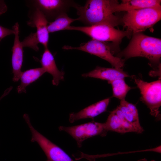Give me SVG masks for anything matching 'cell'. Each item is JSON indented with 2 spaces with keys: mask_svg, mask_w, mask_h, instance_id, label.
<instances>
[{
  "mask_svg": "<svg viewBox=\"0 0 161 161\" xmlns=\"http://www.w3.org/2000/svg\"><path fill=\"white\" fill-rule=\"evenodd\" d=\"M10 92V90L8 89H7L4 92L3 94L0 97V101L5 96L7 95Z\"/></svg>",
  "mask_w": 161,
  "mask_h": 161,
  "instance_id": "obj_23",
  "label": "cell"
},
{
  "mask_svg": "<svg viewBox=\"0 0 161 161\" xmlns=\"http://www.w3.org/2000/svg\"><path fill=\"white\" fill-rule=\"evenodd\" d=\"M14 31L15 38L12 52L11 62L13 74V80L18 81L19 80L22 71L21 67L23 61V46L19 38V25L17 22L13 26Z\"/></svg>",
  "mask_w": 161,
  "mask_h": 161,
  "instance_id": "obj_12",
  "label": "cell"
},
{
  "mask_svg": "<svg viewBox=\"0 0 161 161\" xmlns=\"http://www.w3.org/2000/svg\"><path fill=\"white\" fill-rule=\"evenodd\" d=\"M138 161H147V160L146 159L143 158V159H142L138 160ZM151 161H155V160H151Z\"/></svg>",
  "mask_w": 161,
  "mask_h": 161,
  "instance_id": "obj_24",
  "label": "cell"
},
{
  "mask_svg": "<svg viewBox=\"0 0 161 161\" xmlns=\"http://www.w3.org/2000/svg\"><path fill=\"white\" fill-rule=\"evenodd\" d=\"M30 13L28 25L36 28V31L33 33L38 43L41 44L44 48L48 47L49 33L47 26L49 21L43 13L38 8L33 7Z\"/></svg>",
  "mask_w": 161,
  "mask_h": 161,
  "instance_id": "obj_10",
  "label": "cell"
},
{
  "mask_svg": "<svg viewBox=\"0 0 161 161\" xmlns=\"http://www.w3.org/2000/svg\"><path fill=\"white\" fill-rule=\"evenodd\" d=\"M110 100L107 98L83 109L76 112H73L69 115V120L73 123L82 119L93 118L106 111Z\"/></svg>",
  "mask_w": 161,
  "mask_h": 161,
  "instance_id": "obj_13",
  "label": "cell"
},
{
  "mask_svg": "<svg viewBox=\"0 0 161 161\" xmlns=\"http://www.w3.org/2000/svg\"><path fill=\"white\" fill-rule=\"evenodd\" d=\"M62 48L79 50L95 55L107 61L114 68L123 69L124 66L125 61L114 56L110 46L105 42L92 39L78 47L65 45Z\"/></svg>",
  "mask_w": 161,
  "mask_h": 161,
  "instance_id": "obj_6",
  "label": "cell"
},
{
  "mask_svg": "<svg viewBox=\"0 0 161 161\" xmlns=\"http://www.w3.org/2000/svg\"><path fill=\"white\" fill-rule=\"evenodd\" d=\"M33 7L38 9L48 21H53L61 15L66 13L71 7L78 4L69 0H35L31 1Z\"/></svg>",
  "mask_w": 161,
  "mask_h": 161,
  "instance_id": "obj_9",
  "label": "cell"
},
{
  "mask_svg": "<svg viewBox=\"0 0 161 161\" xmlns=\"http://www.w3.org/2000/svg\"><path fill=\"white\" fill-rule=\"evenodd\" d=\"M117 107L126 120L136 129L138 133H142L144 130L140 124L138 111L136 106L123 99L120 100Z\"/></svg>",
  "mask_w": 161,
  "mask_h": 161,
  "instance_id": "obj_17",
  "label": "cell"
},
{
  "mask_svg": "<svg viewBox=\"0 0 161 161\" xmlns=\"http://www.w3.org/2000/svg\"><path fill=\"white\" fill-rule=\"evenodd\" d=\"M14 31L13 29H10L0 25V41L6 36L14 34Z\"/></svg>",
  "mask_w": 161,
  "mask_h": 161,
  "instance_id": "obj_21",
  "label": "cell"
},
{
  "mask_svg": "<svg viewBox=\"0 0 161 161\" xmlns=\"http://www.w3.org/2000/svg\"><path fill=\"white\" fill-rule=\"evenodd\" d=\"M104 123L108 131H111L121 134L130 132L138 133L136 129L126 120L117 107L111 112Z\"/></svg>",
  "mask_w": 161,
  "mask_h": 161,
  "instance_id": "obj_11",
  "label": "cell"
},
{
  "mask_svg": "<svg viewBox=\"0 0 161 161\" xmlns=\"http://www.w3.org/2000/svg\"><path fill=\"white\" fill-rule=\"evenodd\" d=\"M88 160H89V161H95V159H90Z\"/></svg>",
  "mask_w": 161,
  "mask_h": 161,
  "instance_id": "obj_25",
  "label": "cell"
},
{
  "mask_svg": "<svg viewBox=\"0 0 161 161\" xmlns=\"http://www.w3.org/2000/svg\"><path fill=\"white\" fill-rule=\"evenodd\" d=\"M59 129L71 136L79 148L81 147L83 142L88 138L97 135L105 136L108 132L104 123L93 121L72 126H61Z\"/></svg>",
  "mask_w": 161,
  "mask_h": 161,
  "instance_id": "obj_8",
  "label": "cell"
},
{
  "mask_svg": "<svg viewBox=\"0 0 161 161\" xmlns=\"http://www.w3.org/2000/svg\"><path fill=\"white\" fill-rule=\"evenodd\" d=\"M119 4L118 1L113 6L112 11H127L145 8L161 7V1L160 0H124Z\"/></svg>",
  "mask_w": 161,
  "mask_h": 161,
  "instance_id": "obj_16",
  "label": "cell"
},
{
  "mask_svg": "<svg viewBox=\"0 0 161 161\" xmlns=\"http://www.w3.org/2000/svg\"><path fill=\"white\" fill-rule=\"evenodd\" d=\"M161 19V7L127 11L121 18L123 27L133 34L142 32L153 26Z\"/></svg>",
  "mask_w": 161,
  "mask_h": 161,
  "instance_id": "obj_3",
  "label": "cell"
},
{
  "mask_svg": "<svg viewBox=\"0 0 161 161\" xmlns=\"http://www.w3.org/2000/svg\"><path fill=\"white\" fill-rule=\"evenodd\" d=\"M84 77H90L106 80L108 83L114 80L131 77L123 69L97 66L89 72L82 75Z\"/></svg>",
  "mask_w": 161,
  "mask_h": 161,
  "instance_id": "obj_14",
  "label": "cell"
},
{
  "mask_svg": "<svg viewBox=\"0 0 161 161\" xmlns=\"http://www.w3.org/2000/svg\"><path fill=\"white\" fill-rule=\"evenodd\" d=\"M116 56L121 58L123 57L125 61L134 57L145 58L154 70L158 69L161 68V40L142 32L133 34L128 45Z\"/></svg>",
  "mask_w": 161,
  "mask_h": 161,
  "instance_id": "obj_1",
  "label": "cell"
},
{
  "mask_svg": "<svg viewBox=\"0 0 161 161\" xmlns=\"http://www.w3.org/2000/svg\"><path fill=\"white\" fill-rule=\"evenodd\" d=\"M141 95L140 100L149 108L150 114L157 120L161 119L159 110L161 105V77L158 80L148 82L134 75L131 76Z\"/></svg>",
  "mask_w": 161,
  "mask_h": 161,
  "instance_id": "obj_4",
  "label": "cell"
},
{
  "mask_svg": "<svg viewBox=\"0 0 161 161\" xmlns=\"http://www.w3.org/2000/svg\"><path fill=\"white\" fill-rule=\"evenodd\" d=\"M44 49V52L40 61L41 67L46 72L49 73L52 76V83L53 85L58 86L60 81L64 79V72L58 69L54 56L48 48Z\"/></svg>",
  "mask_w": 161,
  "mask_h": 161,
  "instance_id": "obj_15",
  "label": "cell"
},
{
  "mask_svg": "<svg viewBox=\"0 0 161 161\" xmlns=\"http://www.w3.org/2000/svg\"><path fill=\"white\" fill-rule=\"evenodd\" d=\"M7 10V7L4 1L0 0V16L5 13Z\"/></svg>",
  "mask_w": 161,
  "mask_h": 161,
  "instance_id": "obj_22",
  "label": "cell"
},
{
  "mask_svg": "<svg viewBox=\"0 0 161 161\" xmlns=\"http://www.w3.org/2000/svg\"><path fill=\"white\" fill-rule=\"evenodd\" d=\"M78 18H73L68 16L66 13L62 14L52 22H49L47 29L49 33L65 30L73 22L78 21Z\"/></svg>",
  "mask_w": 161,
  "mask_h": 161,
  "instance_id": "obj_19",
  "label": "cell"
},
{
  "mask_svg": "<svg viewBox=\"0 0 161 161\" xmlns=\"http://www.w3.org/2000/svg\"><path fill=\"white\" fill-rule=\"evenodd\" d=\"M115 0H88L83 6L77 5L75 7L79 20L87 26L106 24L114 27L120 24L121 18L112 11Z\"/></svg>",
  "mask_w": 161,
  "mask_h": 161,
  "instance_id": "obj_2",
  "label": "cell"
},
{
  "mask_svg": "<svg viewBox=\"0 0 161 161\" xmlns=\"http://www.w3.org/2000/svg\"><path fill=\"white\" fill-rule=\"evenodd\" d=\"M23 118L32 134L31 141L39 145L47 157L46 161H74L61 148L36 130L31 124L27 114H24Z\"/></svg>",
  "mask_w": 161,
  "mask_h": 161,
  "instance_id": "obj_7",
  "label": "cell"
},
{
  "mask_svg": "<svg viewBox=\"0 0 161 161\" xmlns=\"http://www.w3.org/2000/svg\"><path fill=\"white\" fill-rule=\"evenodd\" d=\"M108 83L112 86L113 96L120 100L125 99L128 92L132 88L126 83L123 78L117 79Z\"/></svg>",
  "mask_w": 161,
  "mask_h": 161,
  "instance_id": "obj_20",
  "label": "cell"
},
{
  "mask_svg": "<svg viewBox=\"0 0 161 161\" xmlns=\"http://www.w3.org/2000/svg\"><path fill=\"white\" fill-rule=\"evenodd\" d=\"M46 72L42 67L31 69L22 72L20 78L21 83L17 88L18 93H26V87L38 79Z\"/></svg>",
  "mask_w": 161,
  "mask_h": 161,
  "instance_id": "obj_18",
  "label": "cell"
},
{
  "mask_svg": "<svg viewBox=\"0 0 161 161\" xmlns=\"http://www.w3.org/2000/svg\"><path fill=\"white\" fill-rule=\"evenodd\" d=\"M73 30L81 32L89 36L92 39L105 42L111 41L119 44L125 37H131L132 33L126 30H121L106 24H97L85 26H69L65 30Z\"/></svg>",
  "mask_w": 161,
  "mask_h": 161,
  "instance_id": "obj_5",
  "label": "cell"
}]
</instances>
